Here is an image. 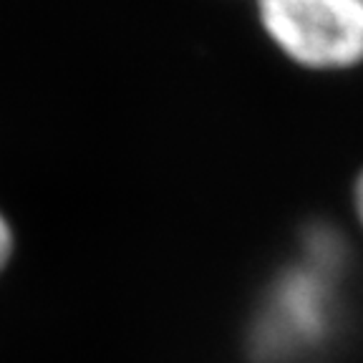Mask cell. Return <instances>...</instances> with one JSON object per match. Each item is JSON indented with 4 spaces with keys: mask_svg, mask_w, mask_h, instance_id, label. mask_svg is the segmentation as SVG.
Here are the masks:
<instances>
[{
    "mask_svg": "<svg viewBox=\"0 0 363 363\" xmlns=\"http://www.w3.org/2000/svg\"><path fill=\"white\" fill-rule=\"evenodd\" d=\"M356 212H358V220H361V225H363V174L356 184Z\"/></svg>",
    "mask_w": 363,
    "mask_h": 363,
    "instance_id": "obj_4",
    "label": "cell"
},
{
    "mask_svg": "<svg viewBox=\"0 0 363 363\" xmlns=\"http://www.w3.org/2000/svg\"><path fill=\"white\" fill-rule=\"evenodd\" d=\"M260 23L306 68L343 71L363 61V0H260Z\"/></svg>",
    "mask_w": 363,
    "mask_h": 363,
    "instance_id": "obj_2",
    "label": "cell"
},
{
    "mask_svg": "<svg viewBox=\"0 0 363 363\" xmlns=\"http://www.w3.org/2000/svg\"><path fill=\"white\" fill-rule=\"evenodd\" d=\"M343 245L328 233L308 240L303 252L267 295L257 323V348L270 363H290L320 351L343 308Z\"/></svg>",
    "mask_w": 363,
    "mask_h": 363,
    "instance_id": "obj_1",
    "label": "cell"
},
{
    "mask_svg": "<svg viewBox=\"0 0 363 363\" xmlns=\"http://www.w3.org/2000/svg\"><path fill=\"white\" fill-rule=\"evenodd\" d=\"M11 252H13V233H11L8 220L3 217V212H0V270L11 260Z\"/></svg>",
    "mask_w": 363,
    "mask_h": 363,
    "instance_id": "obj_3",
    "label": "cell"
}]
</instances>
